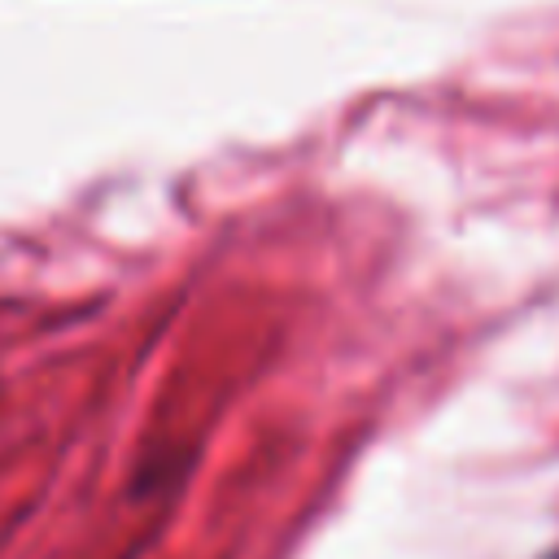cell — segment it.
I'll list each match as a JSON object with an SVG mask.
<instances>
[{"label":"cell","mask_w":559,"mask_h":559,"mask_svg":"<svg viewBox=\"0 0 559 559\" xmlns=\"http://www.w3.org/2000/svg\"><path fill=\"white\" fill-rule=\"evenodd\" d=\"M546 559H559V550H550V555H546Z\"/></svg>","instance_id":"6da1fadb"}]
</instances>
